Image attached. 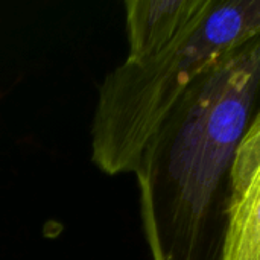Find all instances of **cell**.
Segmentation results:
<instances>
[{"label":"cell","instance_id":"obj_1","mask_svg":"<svg viewBox=\"0 0 260 260\" xmlns=\"http://www.w3.org/2000/svg\"><path fill=\"white\" fill-rule=\"evenodd\" d=\"M260 114V34L209 70L165 117L136 169L151 260H222L232 171Z\"/></svg>","mask_w":260,"mask_h":260},{"label":"cell","instance_id":"obj_2","mask_svg":"<svg viewBox=\"0 0 260 260\" xmlns=\"http://www.w3.org/2000/svg\"><path fill=\"white\" fill-rule=\"evenodd\" d=\"M260 34V0H212L204 17L154 58L123 61L99 88L91 161L105 175L134 174L142 154L187 88L233 49Z\"/></svg>","mask_w":260,"mask_h":260},{"label":"cell","instance_id":"obj_3","mask_svg":"<svg viewBox=\"0 0 260 260\" xmlns=\"http://www.w3.org/2000/svg\"><path fill=\"white\" fill-rule=\"evenodd\" d=\"M222 260H260V114L235 157Z\"/></svg>","mask_w":260,"mask_h":260},{"label":"cell","instance_id":"obj_4","mask_svg":"<svg viewBox=\"0 0 260 260\" xmlns=\"http://www.w3.org/2000/svg\"><path fill=\"white\" fill-rule=\"evenodd\" d=\"M210 2L126 0V61H145L166 50L204 17Z\"/></svg>","mask_w":260,"mask_h":260}]
</instances>
